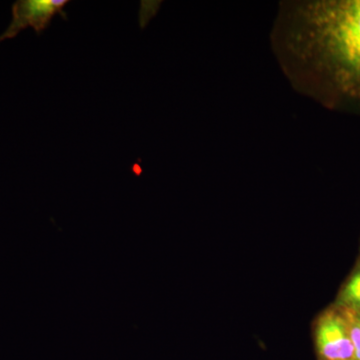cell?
<instances>
[{
    "label": "cell",
    "instance_id": "obj_1",
    "mask_svg": "<svg viewBox=\"0 0 360 360\" xmlns=\"http://www.w3.org/2000/svg\"><path fill=\"white\" fill-rule=\"evenodd\" d=\"M271 45L296 91L360 112V0L281 2Z\"/></svg>",
    "mask_w": 360,
    "mask_h": 360
},
{
    "label": "cell",
    "instance_id": "obj_2",
    "mask_svg": "<svg viewBox=\"0 0 360 360\" xmlns=\"http://www.w3.org/2000/svg\"><path fill=\"white\" fill-rule=\"evenodd\" d=\"M68 0H18L13 4V20L6 32L0 35V42L16 37L25 28L32 27L37 35L51 25L56 14L68 18L65 7Z\"/></svg>",
    "mask_w": 360,
    "mask_h": 360
},
{
    "label": "cell",
    "instance_id": "obj_3",
    "mask_svg": "<svg viewBox=\"0 0 360 360\" xmlns=\"http://www.w3.org/2000/svg\"><path fill=\"white\" fill-rule=\"evenodd\" d=\"M316 347L323 359H354V348L348 331V322L333 311L322 315L317 324Z\"/></svg>",
    "mask_w": 360,
    "mask_h": 360
},
{
    "label": "cell",
    "instance_id": "obj_4",
    "mask_svg": "<svg viewBox=\"0 0 360 360\" xmlns=\"http://www.w3.org/2000/svg\"><path fill=\"white\" fill-rule=\"evenodd\" d=\"M341 300L345 304L360 310V270L348 281L341 295Z\"/></svg>",
    "mask_w": 360,
    "mask_h": 360
},
{
    "label": "cell",
    "instance_id": "obj_5",
    "mask_svg": "<svg viewBox=\"0 0 360 360\" xmlns=\"http://www.w3.org/2000/svg\"><path fill=\"white\" fill-rule=\"evenodd\" d=\"M348 331L354 348V359L360 360V328L354 321H348Z\"/></svg>",
    "mask_w": 360,
    "mask_h": 360
},
{
    "label": "cell",
    "instance_id": "obj_6",
    "mask_svg": "<svg viewBox=\"0 0 360 360\" xmlns=\"http://www.w3.org/2000/svg\"><path fill=\"white\" fill-rule=\"evenodd\" d=\"M348 317H350V321H352L354 322L355 324H357V326L360 328V310L356 312V314H349L348 315Z\"/></svg>",
    "mask_w": 360,
    "mask_h": 360
}]
</instances>
